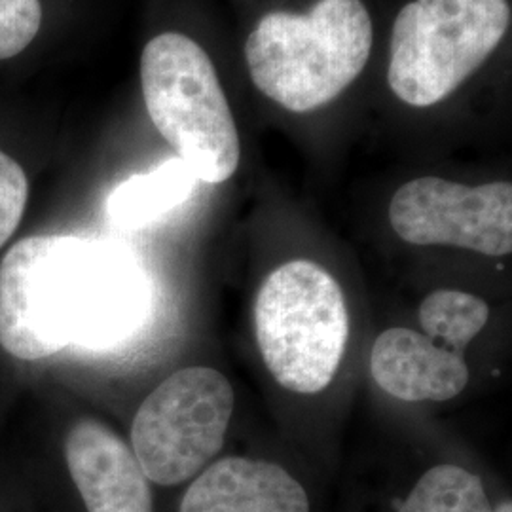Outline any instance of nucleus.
<instances>
[{"instance_id":"obj_15","label":"nucleus","mask_w":512,"mask_h":512,"mask_svg":"<svg viewBox=\"0 0 512 512\" xmlns=\"http://www.w3.org/2000/svg\"><path fill=\"white\" fill-rule=\"evenodd\" d=\"M29 200V179L23 167L0 150V247L14 236Z\"/></svg>"},{"instance_id":"obj_16","label":"nucleus","mask_w":512,"mask_h":512,"mask_svg":"<svg viewBox=\"0 0 512 512\" xmlns=\"http://www.w3.org/2000/svg\"><path fill=\"white\" fill-rule=\"evenodd\" d=\"M492 512H512L511 501H505V503H501V505H497L495 509H492Z\"/></svg>"},{"instance_id":"obj_13","label":"nucleus","mask_w":512,"mask_h":512,"mask_svg":"<svg viewBox=\"0 0 512 512\" xmlns=\"http://www.w3.org/2000/svg\"><path fill=\"white\" fill-rule=\"evenodd\" d=\"M490 319L488 304L475 294L440 289L425 296L420 306L423 334H435L459 351L475 340Z\"/></svg>"},{"instance_id":"obj_10","label":"nucleus","mask_w":512,"mask_h":512,"mask_svg":"<svg viewBox=\"0 0 512 512\" xmlns=\"http://www.w3.org/2000/svg\"><path fill=\"white\" fill-rule=\"evenodd\" d=\"M179 512H310V499L275 463L224 458L196 478Z\"/></svg>"},{"instance_id":"obj_11","label":"nucleus","mask_w":512,"mask_h":512,"mask_svg":"<svg viewBox=\"0 0 512 512\" xmlns=\"http://www.w3.org/2000/svg\"><path fill=\"white\" fill-rule=\"evenodd\" d=\"M196 183L198 177L181 158H171L148 173L133 175L110 192V222L124 230L145 228L186 202Z\"/></svg>"},{"instance_id":"obj_5","label":"nucleus","mask_w":512,"mask_h":512,"mask_svg":"<svg viewBox=\"0 0 512 512\" xmlns=\"http://www.w3.org/2000/svg\"><path fill=\"white\" fill-rule=\"evenodd\" d=\"M511 25L507 0H414L397 14L387 82L412 107H433L475 74Z\"/></svg>"},{"instance_id":"obj_3","label":"nucleus","mask_w":512,"mask_h":512,"mask_svg":"<svg viewBox=\"0 0 512 512\" xmlns=\"http://www.w3.org/2000/svg\"><path fill=\"white\" fill-rule=\"evenodd\" d=\"M152 124L198 181H228L239 165L238 128L211 57L181 33L152 38L141 55Z\"/></svg>"},{"instance_id":"obj_8","label":"nucleus","mask_w":512,"mask_h":512,"mask_svg":"<svg viewBox=\"0 0 512 512\" xmlns=\"http://www.w3.org/2000/svg\"><path fill=\"white\" fill-rule=\"evenodd\" d=\"M65 458L88 512H154L139 461L107 425L78 421L65 440Z\"/></svg>"},{"instance_id":"obj_14","label":"nucleus","mask_w":512,"mask_h":512,"mask_svg":"<svg viewBox=\"0 0 512 512\" xmlns=\"http://www.w3.org/2000/svg\"><path fill=\"white\" fill-rule=\"evenodd\" d=\"M40 0H0V61L27 50L42 27Z\"/></svg>"},{"instance_id":"obj_12","label":"nucleus","mask_w":512,"mask_h":512,"mask_svg":"<svg viewBox=\"0 0 512 512\" xmlns=\"http://www.w3.org/2000/svg\"><path fill=\"white\" fill-rule=\"evenodd\" d=\"M399 512H492L478 476L458 465H439L421 476Z\"/></svg>"},{"instance_id":"obj_6","label":"nucleus","mask_w":512,"mask_h":512,"mask_svg":"<svg viewBox=\"0 0 512 512\" xmlns=\"http://www.w3.org/2000/svg\"><path fill=\"white\" fill-rule=\"evenodd\" d=\"M232 412V385L215 368L192 366L169 376L131 427V450L148 480L175 486L200 473L219 454Z\"/></svg>"},{"instance_id":"obj_9","label":"nucleus","mask_w":512,"mask_h":512,"mask_svg":"<svg viewBox=\"0 0 512 512\" xmlns=\"http://www.w3.org/2000/svg\"><path fill=\"white\" fill-rule=\"evenodd\" d=\"M374 382L406 403L450 401L469 384L463 351L435 334L389 329L370 353Z\"/></svg>"},{"instance_id":"obj_2","label":"nucleus","mask_w":512,"mask_h":512,"mask_svg":"<svg viewBox=\"0 0 512 512\" xmlns=\"http://www.w3.org/2000/svg\"><path fill=\"white\" fill-rule=\"evenodd\" d=\"M372 50L361 0H317L306 14L270 12L245 44L256 88L279 107L311 112L357 80Z\"/></svg>"},{"instance_id":"obj_4","label":"nucleus","mask_w":512,"mask_h":512,"mask_svg":"<svg viewBox=\"0 0 512 512\" xmlns=\"http://www.w3.org/2000/svg\"><path fill=\"white\" fill-rule=\"evenodd\" d=\"M255 327L277 384L302 395L329 387L348 344L349 315L327 270L310 260L277 268L256 296Z\"/></svg>"},{"instance_id":"obj_7","label":"nucleus","mask_w":512,"mask_h":512,"mask_svg":"<svg viewBox=\"0 0 512 512\" xmlns=\"http://www.w3.org/2000/svg\"><path fill=\"white\" fill-rule=\"evenodd\" d=\"M395 234L412 245H452L480 255L512 251V184L465 186L421 177L401 186L389 205Z\"/></svg>"},{"instance_id":"obj_1","label":"nucleus","mask_w":512,"mask_h":512,"mask_svg":"<svg viewBox=\"0 0 512 512\" xmlns=\"http://www.w3.org/2000/svg\"><path fill=\"white\" fill-rule=\"evenodd\" d=\"M147 277L126 249L78 236H31L0 264V346L21 361L109 348L145 321Z\"/></svg>"}]
</instances>
